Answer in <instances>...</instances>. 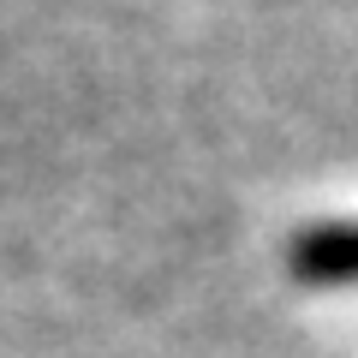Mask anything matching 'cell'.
I'll return each instance as SVG.
<instances>
[{
	"label": "cell",
	"mask_w": 358,
	"mask_h": 358,
	"mask_svg": "<svg viewBox=\"0 0 358 358\" xmlns=\"http://www.w3.org/2000/svg\"><path fill=\"white\" fill-rule=\"evenodd\" d=\"M287 275L299 287H358V221H317L287 239Z\"/></svg>",
	"instance_id": "1"
}]
</instances>
